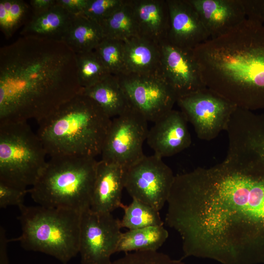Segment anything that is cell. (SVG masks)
<instances>
[{"label": "cell", "instance_id": "cell-1", "mask_svg": "<svg viewBox=\"0 0 264 264\" xmlns=\"http://www.w3.org/2000/svg\"><path fill=\"white\" fill-rule=\"evenodd\" d=\"M167 203L184 257L264 263V158L245 141L230 137L222 162L175 176Z\"/></svg>", "mask_w": 264, "mask_h": 264}, {"label": "cell", "instance_id": "cell-2", "mask_svg": "<svg viewBox=\"0 0 264 264\" xmlns=\"http://www.w3.org/2000/svg\"><path fill=\"white\" fill-rule=\"evenodd\" d=\"M62 41L22 36L0 49V122H39L82 91Z\"/></svg>", "mask_w": 264, "mask_h": 264}, {"label": "cell", "instance_id": "cell-3", "mask_svg": "<svg viewBox=\"0 0 264 264\" xmlns=\"http://www.w3.org/2000/svg\"><path fill=\"white\" fill-rule=\"evenodd\" d=\"M206 88L250 110L264 107V25L246 18L193 49Z\"/></svg>", "mask_w": 264, "mask_h": 264}, {"label": "cell", "instance_id": "cell-4", "mask_svg": "<svg viewBox=\"0 0 264 264\" xmlns=\"http://www.w3.org/2000/svg\"><path fill=\"white\" fill-rule=\"evenodd\" d=\"M111 119L82 91L39 122L47 155L93 157L101 154Z\"/></svg>", "mask_w": 264, "mask_h": 264}, {"label": "cell", "instance_id": "cell-5", "mask_svg": "<svg viewBox=\"0 0 264 264\" xmlns=\"http://www.w3.org/2000/svg\"><path fill=\"white\" fill-rule=\"evenodd\" d=\"M22 228L19 241L26 250L50 255L67 264L79 251L81 213L42 205L18 207Z\"/></svg>", "mask_w": 264, "mask_h": 264}, {"label": "cell", "instance_id": "cell-6", "mask_svg": "<svg viewBox=\"0 0 264 264\" xmlns=\"http://www.w3.org/2000/svg\"><path fill=\"white\" fill-rule=\"evenodd\" d=\"M97 163L93 157H51L29 193L40 205L82 212L90 207Z\"/></svg>", "mask_w": 264, "mask_h": 264}, {"label": "cell", "instance_id": "cell-7", "mask_svg": "<svg viewBox=\"0 0 264 264\" xmlns=\"http://www.w3.org/2000/svg\"><path fill=\"white\" fill-rule=\"evenodd\" d=\"M46 155L27 121L0 122V182L27 190L44 168Z\"/></svg>", "mask_w": 264, "mask_h": 264}, {"label": "cell", "instance_id": "cell-8", "mask_svg": "<svg viewBox=\"0 0 264 264\" xmlns=\"http://www.w3.org/2000/svg\"><path fill=\"white\" fill-rule=\"evenodd\" d=\"M148 122L131 108L111 119L104 142L101 160L125 169L143 157V145L149 131Z\"/></svg>", "mask_w": 264, "mask_h": 264}, {"label": "cell", "instance_id": "cell-9", "mask_svg": "<svg viewBox=\"0 0 264 264\" xmlns=\"http://www.w3.org/2000/svg\"><path fill=\"white\" fill-rule=\"evenodd\" d=\"M175 176L162 158L144 155L124 169V188L132 199L159 211L167 201Z\"/></svg>", "mask_w": 264, "mask_h": 264}, {"label": "cell", "instance_id": "cell-10", "mask_svg": "<svg viewBox=\"0 0 264 264\" xmlns=\"http://www.w3.org/2000/svg\"><path fill=\"white\" fill-rule=\"evenodd\" d=\"M122 228L111 213H97L90 208L81 213L79 251L82 264H110L117 252Z\"/></svg>", "mask_w": 264, "mask_h": 264}, {"label": "cell", "instance_id": "cell-11", "mask_svg": "<svg viewBox=\"0 0 264 264\" xmlns=\"http://www.w3.org/2000/svg\"><path fill=\"white\" fill-rule=\"evenodd\" d=\"M176 103L193 125L198 137L207 141L226 130L237 108L207 88L178 98Z\"/></svg>", "mask_w": 264, "mask_h": 264}, {"label": "cell", "instance_id": "cell-12", "mask_svg": "<svg viewBox=\"0 0 264 264\" xmlns=\"http://www.w3.org/2000/svg\"><path fill=\"white\" fill-rule=\"evenodd\" d=\"M131 108L154 123L173 110L177 97L160 75L127 73L117 77Z\"/></svg>", "mask_w": 264, "mask_h": 264}, {"label": "cell", "instance_id": "cell-13", "mask_svg": "<svg viewBox=\"0 0 264 264\" xmlns=\"http://www.w3.org/2000/svg\"><path fill=\"white\" fill-rule=\"evenodd\" d=\"M160 75L177 99L205 88L193 50L177 47L167 40L159 44Z\"/></svg>", "mask_w": 264, "mask_h": 264}, {"label": "cell", "instance_id": "cell-14", "mask_svg": "<svg viewBox=\"0 0 264 264\" xmlns=\"http://www.w3.org/2000/svg\"><path fill=\"white\" fill-rule=\"evenodd\" d=\"M187 122L181 110L173 109L154 122L146 139L154 154L163 158L188 148L192 140Z\"/></svg>", "mask_w": 264, "mask_h": 264}, {"label": "cell", "instance_id": "cell-15", "mask_svg": "<svg viewBox=\"0 0 264 264\" xmlns=\"http://www.w3.org/2000/svg\"><path fill=\"white\" fill-rule=\"evenodd\" d=\"M169 29L167 40L182 48L193 50L210 38L198 13L188 0H167Z\"/></svg>", "mask_w": 264, "mask_h": 264}, {"label": "cell", "instance_id": "cell-16", "mask_svg": "<svg viewBox=\"0 0 264 264\" xmlns=\"http://www.w3.org/2000/svg\"><path fill=\"white\" fill-rule=\"evenodd\" d=\"M188 1L198 13L210 38L224 34L247 18L242 0Z\"/></svg>", "mask_w": 264, "mask_h": 264}, {"label": "cell", "instance_id": "cell-17", "mask_svg": "<svg viewBox=\"0 0 264 264\" xmlns=\"http://www.w3.org/2000/svg\"><path fill=\"white\" fill-rule=\"evenodd\" d=\"M123 188L124 168L102 160L98 161L90 209L97 213H112L121 208Z\"/></svg>", "mask_w": 264, "mask_h": 264}, {"label": "cell", "instance_id": "cell-18", "mask_svg": "<svg viewBox=\"0 0 264 264\" xmlns=\"http://www.w3.org/2000/svg\"><path fill=\"white\" fill-rule=\"evenodd\" d=\"M138 35L159 44L167 40L169 11L167 0H131Z\"/></svg>", "mask_w": 264, "mask_h": 264}, {"label": "cell", "instance_id": "cell-19", "mask_svg": "<svg viewBox=\"0 0 264 264\" xmlns=\"http://www.w3.org/2000/svg\"><path fill=\"white\" fill-rule=\"evenodd\" d=\"M124 58L127 73L160 75L159 44L135 36L124 41Z\"/></svg>", "mask_w": 264, "mask_h": 264}, {"label": "cell", "instance_id": "cell-20", "mask_svg": "<svg viewBox=\"0 0 264 264\" xmlns=\"http://www.w3.org/2000/svg\"><path fill=\"white\" fill-rule=\"evenodd\" d=\"M74 16L56 2L45 11L33 14L21 34L63 41Z\"/></svg>", "mask_w": 264, "mask_h": 264}, {"label": "cell", "instance_id": "cell-21", "mask_svg": "<svg viewBox=\"0 0 264 264\" xmlns=\"http://www.w3.org/2000/svg\"><path fill=\"white\" fill-rule=\"evenodd\" d=\"M83 93L92 99L110 119L126 111L131 107L117 77L109 75Z\"/></svg>", "mask_w": 264, "mask_h": 264}, {"label": "cell", "instance_id": "cell-22", "mask_svg": "<svg viewBox=\"0 0 264 264\" xmlns=\"http://www.w3.org/2000/svg\"><path fill=\"white\" fill-rule=\"evenodd\" d=\"M104 38L99 23L80 14L73 17L63 41L79 54L94 51Z\"/></svg>", "mask_w": 264, "mask_h": 264}, {"label": "cell", "instance_id": "cell-23", "mask_svg": "<svg viewBox=\"0 0 264 264\" xmlns=\"http://www.w3.org/2000/svg\"><path fill=\"white\" fill-rule=\"evenodd\" d=\"M168 236L163 225L129 230L122 233L117 252L157 251Z\"/></svg>", "mask_w": 264, "mask_h": 264}, {"label": "cell", "instance_id": "cell-24", "mask_svg": "<svg viewBox=\"0 0 264 264\" xmlns=\"http://www.w3.org/2000/svg\"><path fill=\"white\" fill-rule=\"evenodd\" d=\"M105 38L126 41L138 36L131 0L123 4L100 23Z\"/></svg>", "mask_w": 264, "mask_h": 264}, {"label": "cell", "instance_id": "cell-25", "mask_svg": "<svg viewBox=\"0 0 264 264\" xmlns=\"http://www.w3.org/2000/svg\"><path fill=\"white\" fill-rule=\"evenodd\" d=\"M124 213L120 224L129 230L152 226L163 225L159 211L151 206L136 199H132L128 205L121 207Z\"/></svg>", "mask_w": 264, "mask_h": 264}, {"label": "cell", "instance_id": "cell-26", "mask_svg": "<svg viewBox=\"0 0 264 264\" xmlns=\"http://www.w3.org/2000/svg\"><path fill=\"white\" fill-rule=\"evenodd\" d=\"M76 58L78 77L83 89L93 86L110 75L95 50L76 54Z\"/></svg>", "mask_w": 264, "mask_h": 264}, {"label": "cell", "instance_id": "cell-27", "mask_svg": "<svg viewBox=\"0 0 264 264\" xmlns=\"http://www.w3.org/2000/svg\"><path fill=\"white\" fill-rule=\"evenodd\" d=\"M110 75L127 74L124 58V41L105 38L94 50Z\"/></svg>", "mask_w": 264, "mask_h": 264}, {"label": "cell", "instance_id": "cell-28", "mask_svg": "<svg viewBox=\"0 0 264 264\" xmlns=\"http://www.w3.org/2000/svg\"><path fill=\"white\" fill-rule=\"evenodd\" d=\"M28 10V4L22 0H0V29L6 38H10L14 34Z\"/></svg>", "mask_w": 264, "mask_h": 264}, {"label": "cell", "instance_id": "cell-29", "mask_svg": "<svg viewBox=\"0 0 264 264\" xmlns=\"http://www.w3.org/2000/svg\"><path fill=\"white\" fill-rule=\"evenodd\" d=\"M110 264H185L158 251H135L126 253Z\"/></svg>", "mask_w": 264, "mask_h": 264}, {"label": "cell", "instance_id": "cell-30", "mask_svg": "<svg viewBox=\"0 0 264 264\" xmlns=\"http://www.w3.org/2000/svg\"><path fill=\"white\" fill-rule=\"evenodd\" d=\"M125 0H88L82 14L99 24L112 15Z\"/></svg>", "mask_w": 264, "mask_h": 264}, {"label": "cell", "instance_id": "cell-31", "mask_svg": "<svg viewBox=\"0 0 264 264\" xmlns=\"http://www.w3.org/2000/svg\"><path fill=\"white\" fill-rule=\"evenodd\" d=\"M29 189H20L0 182V208L16 205L18 207L23 204L24 197Z\"/></svg>", "mask_w": 264, "mask_h": 264}, {"label": "cell", "instance_id": "cell-32", "mask_svg": "<svg viewBox=\"0 0 264 264\" xmlns=\"http://www.w3.org/2000/svg\"><path fill=\"white\" fill-rule=\"evenodd\" d=\"M246 17L264 23V0H242Z\"/></svg>", "mask_w": 264, "mask_h": 264}, {"label": "cell", "instance_id": "cell-33", "mask_svg": "<svg viewBox=\"0 0 264 264\" xmlns=\"http://www.w3.org/2000/svg\"><path fill=\"white\" fill-rule=\"evenodd\" d=\"M88 0H57V4L74 16L82 14Z\"/></svg>", "mask_w": 264, "mask_h": 264}, {"label": "cell", "instance_id": "cell-34", "mask_svg": "<svg viewBox=\"0 0 264 264\" xmlns=\"http://www.w3.org/2000/svg\"><path fill=\"white\" fill-rule=\"evenodd\" d=\"M33 11L37 14L45 11L56 3V0H31L29 1Z\"/></svg>", "mask_w": 264, "mask_h": 264}, {"label": "cell", "instance_id": "cell-35", "mask_svg": "<svg viewBox=\"0 0 264 264\" xmlns=\"http://www.w3.org/2000/svg\"><path fill=\"white\" fill-rule=\"evenodd\" d=\"M8 242L6 232H1L0 233V264H9L7 252Z\"/></svg>", "mask_w": 264, "mask_h": 264}]
</instances>
